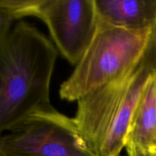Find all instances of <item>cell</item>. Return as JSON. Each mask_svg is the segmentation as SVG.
I'll return each instance as SVG.
<instances>
[{
	"label": "cell",
	"mask_w": 156,
	"mask_h": 156,
	"mask_svg": "<svg viewBox=\"0 0 156 156\" xmlns=\"http://www.w3.org/2000/svg\"><path fill=\"white\" fill-rule=\"evenodd\" d=\"M152 151H153L154 152H155L156 153V139H155V145H154L153 148H152V149H151Z\"/></svg>",
	"instance_id": "obj_9"
},
{
	"label": "cell",
	"mask_w": 156,
	"mask_h": 156,
	"mask_svg": "<svg viewBox=\"0 0 156 156\" xmlns=\"http://www.w3.org/2000/svg\"><path fill=\"white\" fill-rule=\"evenodd\" d=\"M153 36H154V39H155V43H156V27L155 28V30H154Z\"/></svg>",
	"instance_id": "obj_10"
},
{
	"label": "cell",
	"mask_w": 156,
	"mask_h": 156,
	"mask_svg": "<svg viewBox=\"0 0 156 156\" xmlns=\"http://www.w3.org/2000/svg\"><path fill=\"white\" fill-rule=\"evenodd\" d=\"M57 49L25 21L0 37V132H7L37 111L52 108L51 78Z\"/></svg>",
	"instance_id": "obj_1"
},
{
	"label": "cell",
	"mask_w": 156,
	"mask_h": 156,
	"mask_svg": "<svg viewBox=\"0 0 156 156\" xmlns=\"http://www.w3.org/2000/svg\"><path fill=\"white\" fill-rule=\"evenodd\" d=\"M155 71L156 43L153 36L146 54L130 72L77 101L74 119L98 156H120L126 148L134 111Z\"/></svg>",
	"instance_id": "obj_2"
},
{
	"label": "cell",
	"mask_w": 156,
	"mask_h": 156,
	"mask_svg": "<svg viewBox=\"0 0 156 156\" xmlns=\"http://www.w3.org/2000/svg\"><path fill=\"white\" fill-rule=\"evenodd\" d=\"M154 30H127L99 20L89 47L72 74L61 84V98L77 101L127 74L146 54Z\"/></svg>",
	"instance_id": "obj_3"
},
{
	"label": "cell",
	"mask_w": 156,
	"mask_h": 156,
	"mask_svg": "<svg viewBox=\"0 0 156 156\" xmlns=\"http://www.w3.org/2000/svg\"><path fill=\"white\" fill-rule=\"evenodd\" d=\"M29 4L27 16L44 21L56 49L77 65L98 27L94 0H30Z\"/></svg>",
	"instance_id": "obj_5"
},
{
	"label": "cell",
	"mask_w": 156,
	"mask_h": 156,
	"mask_svg": "<svg viewBox=\"0 0 156 156\" xmlns=\"http://www.w3.org/2000/svg\"><path fill=\"white\" fill-rule=\"evenodd\" d=\"M2 134L0 156H98L74 118L53 107L37 111Z\"/></svg>",
	"instance_id": "obj_4"
},
{
	"label": "cell",
	"mask_w": 156,
	"mask_h": 156,
	"mask_svg": "<svg viewBox=\"0 0 156 156\" xmlns=\"http://www.w3.org/2000/svg\"><path fill=\"white\" fill-rule=\"evenodd\" d=\"M156 139V71L149 78L134 111L126 144L152 149Z\"/></svg>",
	"instance_id": "obj_7"
},
{
	"label": "cell",
	"mask_w": 156,
	"mask_h": 156,
	"mask_svg": "<svg viewBox=\"0 0 156 156\" xmlns=\"http://www.w3.org/2000/svg\"><path fill=\"white\" fill-rule=\"evenodd\" d=\"M126 156H156L153 151L133 144H126Z\"/></svg>",
	"instance_id": "obj_8"
},
{
	"label": "cell",
	"mask_w": 156,
	"mask_h": 156,
	"mask_svg": "<svg viewBox=\"0 0 156 156\" xmlns=\"http://www.w3.org/2000/svg\"><path fill=\"white\" fill-rule=\"evenodd\" d=\"M99 20L131 30L156 27V0H94Z\"/></svg>",
	"instance_id": "obj_6"
}]
</instances>
